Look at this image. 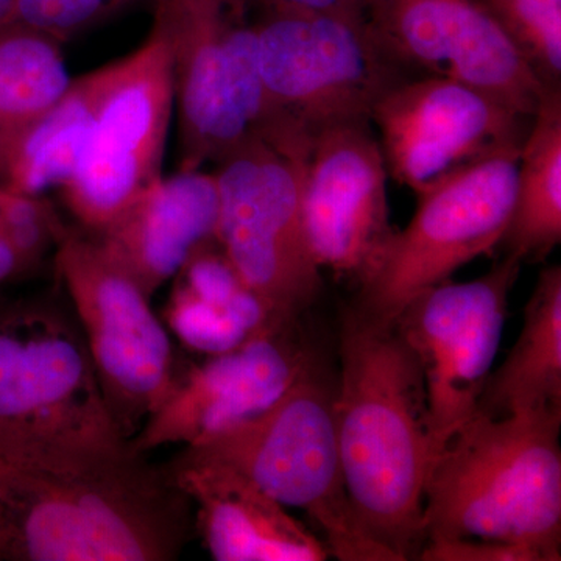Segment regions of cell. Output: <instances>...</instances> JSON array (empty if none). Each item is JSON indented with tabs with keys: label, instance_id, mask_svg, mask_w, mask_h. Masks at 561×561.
<instances>
[{
	"label": "cell",
	"instance_id": "1",
	"mask_svg": "<svg viewBox=\"0 0 561 561\" xmlns=\"http://www.w3.org/2000/svg\"><path fill=\"white\" fill-rule=\"evenodd\" d=\"M194 505L117 432L0 451V561H171Z\"/></svg>",
	"mask_w": 561,
	"mask_h": 561
},
{
	"label": "cell",
	"instance_id": "2",
	"mask_svg": "<svg viewBox=\"0 0 561 561\" xmlns=\"http://www.w3.org/2000/svg\"><path fill=\"white\" fill-rule=\"evenodd\" d=\"M334 420L346 491L357 519L394 561L423 546L424 485L434 460L419 360L394 323L353 306L341 327Z\"/></svg>",
	"mask_w": 561,
	"mask_h": 561
},
{
	"label": "cell",
	"instance_id": "3",
	"mask_svg": "<svg viewBox=\"0 0 561 561\" xmlns=\"http://www.w3.org/2000/svg\"><path fill=\"white\" fill-rule=\"evenodd\" d=\"M561 411L476 412L442 446L424 485L423 545L479 538L561 559Z\"/></svg>",
	"mask_w": 561,
	"mask_h": 561
},
{
	"label": "cell",
	"instance_id": "4",
	"mask_svg": "<svg viewBox=\"0 0 561 561\" xmlns=\"http://www.w3.org/2000/svg\"><path fill=\"white\" fill-rule=\"evenodd\" d=\"M264 122L256 136L297 154L316 133L370 121L408 72L376 43L360 14L257 9Z\"/></svg>",
	"mask_w": 561,
	"mask_h": 561
},
{
	"label": "cell",
	"instance_id": "5",
	"mask_svg": "<svg viewBox=\"0 0 561 561\" xmlns=\"http://www.w3.org/2000/svg\"><path fill=\"white\" fill-rule=\"evenodd\" d=\"M242 472L284 507L308 515L331 557L394 561L364 530L343 479L334 390L316 360L267 412L205 445L184 448Z\"/></svg>",
	"mask_w": 561,
	"mask_h": 561
},
{
	"label": "cell",
	"instance_id": "6",
	"mask_svg": "<svg viewBox=\"0 0 561 561\" xmlns=\"http://www.w3.org/2000/svg\"><path fill=\"white\" fill-rule=\"evenodd\" d=\"M171 55L179 169L217 161L264 122L254 0H150Z\"/></svg>",
	"mask_w": 561,
	"mask_h": 561
},
{
	"label": "cell",
	"instance_id": "7",
	"mask_svg": "<svg viewBox=\"0 0 561 561\" xmlns=\"http://www.w3.org/2000/svg\"><path fill=\"white\" fill-rule=\"evenodd\" d=\"M216 165L217 243L272 319L297 324L323 287L302 221L300 161L250 135Z\"/></svg>",
	"mask_w": 561,
	"mask_h": 561
},
{
	"label": "cell",
	"instance_id": "8",
	"mask_svg": "<svg viewBox=\"0 0 561 561\" xmlns=\"http://www.w3.org/2000/svg\"><path fill=\"white\" fill-rule=\"evenodd\" d=\"M519 151L472 162L416 195L411 224L390 236L357 283L351 306L375 323L391 324L421 291L501 245L515 202Z\"/></svg>",
	"mask_w": 561,
	"mask_h": 561
},
{
	"label": "cell",
	"instance_id": "9",
	"mask_svg": "<svg viewBox=\"0 0 561 561\" xmlns=\"http://www.w3.org/2000/svg\"><path fill=\"white\" fill-rule=\"evenodd\" d=\"M55 265L106 411L122 437L131 440L179 373L168 328L151 309L149 295L95 239L66 228L55 247Z\"/></svg>",
	"mask_w": 561,
	"mask_h": 561
},
{
	"label": "cell",
	"instance_id": "10",
	"mask_svg": "<svg viewBox=\"0 0 561 561\" xmlns=\"http://www.w3.org/2000/svg\"><path fill=\"white\" fill-rule=\"evenodd\" d=\"M111 432L77 317L50 298L0 295V451Z\"/></svg>",
	"mask_w": 561,
	"mask_h": 561
},
{
	"label": "cell",
	"instance_id": "11",
	"mask_svg": "<svg viewBox=\"0 0 561 561\" xmlns=\"http://www.w3.org/2000/svg\"><path fill=\"white\" fill-rule=\"evenodd\" d=\"M175 116L171 55L151 31L121 58L72 175L60 187L62 203L98 234L162 176V158Z\"/></svg>",
	"mask_w": 561,
	"mask_h": 561
},
{
	"label": "cell",
	"instance_id": "12",
	"mask_svg": "<svg viewBox=\"0 0 561 561\" xmlns=\"http://www.w3.org/2000/svg\"><path fill=\"white\" fill-rule=\"evenodd\" d=\"M522 264L507 253L481 278L437 284L416 295L393 321L423 373L437 453L478 411Z\"/></svg>",
	"mask_w": 561,
	"mask_h": 561
},
{
	"label": "cell",
	"instance_id": "13",
	"mask_svg": "<svg viewBox=\"0 0 561 561\" xmlns=\"http://www.w3.org/2000/svg\"><path fill=\"white\" fill-rule=\"evenodd\" d=\"M530 119L474 84L442 76L398 81L370 116L389 179L415 195L472 162L522 150Z\"/></svg>",
	"mask_w": 561,
	"mask_h": 561
},
{
	"label": "cell",
	"instance_id": "14",
	"mask_svg": "<svg viewBox=\"0 0 561 561\" xmlns=\"http://www.w3.org/2000/svg\"><path fill=\"white\" fill-rule=\"evenodd\" d=\"M376 43L409 76L474 84L534 116L546 87L479 0H359Z\"/></svg>",
	"mask_w": 561,
	"mask_h": 561
},
{
	"label": "cell",
	"instance_id": "15",
	"mask_svg": "<svg viewBox=\"0 0 561 561\" xmlns=\"http://www.w3.org/2000/svg\"><path fill=\"white\" fill-rule=\"evenodd\" d=\"M306 236L321 271L359 283L393 230L387 172L370 121L324 128L298 151Z\"/></svg>",
	"mask_w": 561,
	"mask_h": 561
},
{
	"label": "cell",
	"instance_id": "16",
	"mask_svg": "<svg viewBox=\"0 0 561 561\" xmlns=\"http://www.w3.org/2000/svg\"><path fill=\"white\" fill-rule=\"evenodd\" d=\"M294 327L273 328L238 348L176 373L172 389L131 438L147 454L165 445L195 448L267 412L313 357Z\"/></svg>",
	"mask_w": 561,
	"mask_h": 561
},
{
	"label": "cell",
	"instance_id": "17",
	"mask_svg": "<svg viewBox=\"0 0 561 561\" xmlns=\"http://www.w3.org/2000/svg\"><path fill=\"white\" fill-rule=\"evenodd\" d=\"M168 470L194 505L195 527L217 561H324L327 545L230 465L183 449Z\"/></svg>",
	"mask_w": 561,
	"mask_h": 561
},
{
	"label": "cell",
	"instance_id": "18",
	"mask_svg": "<svg viewBox=\"0 0 561 561\" xmlns=\"http://www.w3.org/2000/svg\"><path fill=\"white\" fill-rule=\"evenodd\" d=\"M219 210L214 172L179 169L153 181L94 239L151 298L195 251L217 242Z\"/></svg>",
	"mask_w": 561,
	"mask_h": 561
},
{
	"label": "cell",
	"instance_id": "19",
	"mask_svg": "<svg viewBox=\"0 0 561 561\" xmlns=\"http://www.w3.org/2000/svg\"><path fill=\"white\" fill-rule=\"evenodd\" d=\"M172 280L165 328L201 356L227 353L261 332L286 327L272 319L217 242L195 251Z\"/></svg>",
	"mask_w": 561,
	"mask_h": 561
},
{
	"label": "cell",
	"instance_id": "20",
	"mask_svg": "<svg viewBox=\"0 0 561 561\" xmlns=\"http://www.w3.org/2000/svg\"><path fill=\"white\" fill-rule=\"evenodd\" d=\"M548 411H561L560 265L538 276L522 334L504 364L490 373L476 412L497 419Z\"/></svg>",
	"mask_w": 561,
	"mask_h": 561
},
{
	"label": "cell",
	"instance_id": "21",
	"mask_svg": "<svg viewBox=\"0 0 561 561\" xmlns=\"http://www.w3.org/2000/svg\"><path fill=\"white\" fill-rule=\"evenodd\" d=\"M119 68L117 58L70 80L60 98L11 150L0 175V187L28 195L60 190L72 175Z\"/></svg>",
	"mask_w": 561,
	"mask_h": 561
},
{
	"label": "cell",
	"instance_id": "22",
	"mask_svg": "<svg viewBox=\"0 0 561 561\" xmlns=\"http://www.w3.org/2000/svg\"><path fill=\"white\" fill-rule=\"evenodd\" d=\"M561 242V91L546 88L518 158L515 202L501 243L540 262Z\"/></svg>",
	"mask_w": 561,
	"mask_h": 561
},
{
	"label": "cell",
	"instance_id": "23",
	"mask_svg": "<svg viewBox=\"0 0 561 561\" xmlns=\"http://www.w3.org/2000/svg\"><path fill=\"white\" fill-rule=\"evenodd\" d=\"M70 80L60 41L22 22L0 28V175L18 140Z\"/></svg>",
	"mask_w": 561,
	"mask_h": 561
},
{
	"label": "cell",
	"instance_id": "24",
	"mask_svg": "<svg viewBox=\"0 0 561 561\" xmlns=\"http://www.w3.org/2000/svg\"><path fill=\"white\" fill-rule=\"evenodd\" d=\"M546 88H560L561 0H479Z\"/></svg>",
	"mask_w": 561,
	"mask_h": 561
},
{
	"label": "cell",
	"instance_id": "25",
	"mask_svg": "<svg viewBox=\"0 0 561 561\" xmlns=\"http://www.w3.org/2000/svg\"><path fill=\"white\" fill-rule=\"evenodd\" d=\"M2 191L0 230L16 247L25 271L31 273L57 247L66 227L46 195Z\"/></svg>",
	"mask_w": 561,
	"mask_h": 561
},
{
	"label": "cell",
	"instance_id": "26",
	"mask_svg": "<svg viewBox=\"0 0 561 561\" xmlns=\"http://www.w3.org/2000/svg\"><path fill=\"white\" fill-rule=\"evenodd\" d=\"M136 0H18L16 22L65 44L127 10Z\"/></svg>",
	"mask_w": 561,
	"mask_h": 561
},
{
	"label": "cell",
	"instance_id": "27",
	"mask_svg": "<svg viewBox=\"0 0 561 561\" xmlns=\"http://www.w3.org/2000/svg\"><path fill=\"white\" fill-rule=\"evenodd\" d=\"M416 556L421 561H542L527 546L479 538L426 541Z\"/></svg>",
	"mask_w": 561,
	"mask_h": 561
},
{
	"label": "cell",
	"instance_id": "28",
	"mask_svg": "<svg viewBox=\"0 0 561 561\" xmlns=\"http://www.w3.org/2000/svg\"><path fill=\"white\" fill-rule=\"evenodd\" d=\"M254 3L260 10L359 14V0H254Z\"/></svg>",
	"mask_w": 561,
	"mask_h": 561
},
{
	"label": "cell",
	"instance_id": "29",
	"mask_svg": "<svg viewBox=\"0 0 561 561\" xmlns=\"http://www.w3.org/2000/svg\"><path fill=\"white\" fill-rule=\"evenodd\" d=\"M25 275L28 273L16 247L7 238L5 232L0 230V286Z\"/></svg>",
	"mask_w": 561,
	"mask_h": 561
},
{
	"label": "cell",
	"instance_id": "30",
	"mask_svg": "<svg viewBox=\"0 0 561 561\" xmlns=\"http://www.w3.org/2000/svg\"><path fill=\"white\" fill-rule=\"evenodd\" d=\"M18 0H0V28L16 22Z\"/></svg>",
	"mask_w": 561,
	"mask_h": 561
},
{
	"label": "cell",
	"instance_id": "31",
	"mask_svg": "<svg viewBox=\"0 0 561 561\" xmlns=\"http://www.w3.org/2000/svg\"><path fill=\"white\" fill-rule=\"evenodd\" d=\"M2 195H3V191H2V187H0V206H2Z\"/></svg>",
	"mask_w": 561,
	"mask_h": 561
}]
</instances>
